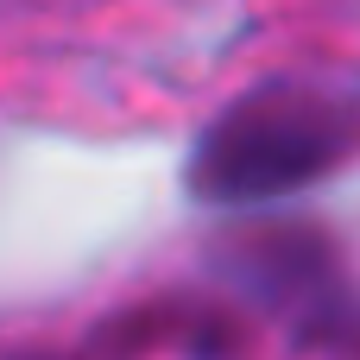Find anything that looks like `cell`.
<instances>
[{"label":"cell","instance_id":"cell-3","mask_svg":"<svg viewBox=\"0 0 360 360\" xmlns=\"http://www.w3.org/2000/svg\"><path fill=\"white\" fill-rule=\"evenodd\" d=\"M133 335L120 329V323H101L76 354H44V348H0V360H133Z\"/></svg>","mask_w":360,"mask_h":360},{"label":"cell","instance_id":"cell-1","mask_svg":"<svg viewBox=\"0 0 360 360\" xmlns=\"http://www.w3.org/2000/svg\"><path fill=\"white\" fill-rule=\"evenodd\" d=\"M360 152V101L323 82H253L221 101L184 158V190L209 209H253L316 177L342 171Z\"/></svg>","mask_w":360,"mask_h":360},{"label":"cell","instance_id":"cell-2","mask_svg":"<svg viewBox=\"0 0 360 360\" xmlns=\"http://www.w3.org/2000/svg\"><path fill=\"white\" fill-rule=\"evenodd\" d=\"M215 272L304 348L360 360V291L316 221H247L215 240Z\"/></svg>","mask_w":360,"mask_h":360}]
</instances>
